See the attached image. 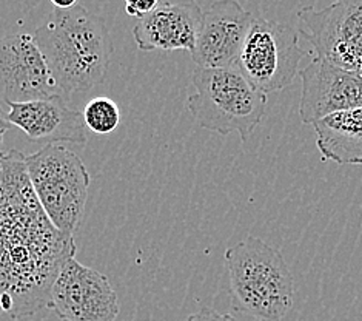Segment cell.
<instances>
[{"label":"cell","instance_id":"6da1fadb","mask_svg":"<svg viewBox=\"0 0 362 321\" xmlns=\"http://www.w3.org/2000/svg\"><path fill=\"white\" fill-rule=\"evenodd\" d=\"M73 257L74 237L51 223L25 156L10 150L0 164V315L21 320L49 308L53 284Z\"/></svg>","mask_w":362,"mask_h":321},{"label":"cell","instance_id":"7c38bea8","mask_svg":"<svg viewBox=\"0 0 362 321\" xmlns=\"http://www.w3.org/2000/svg\"><path fill=\"white\" fill-rule=\"evenodd\" d=\"M8 107L10 124L21 128L31 142L87 144L82 111L71 107L64 96L11 103Z\"/></svg>","mask_w":362,"mask_h":321},{"label":"cell","instance_id":"52a82bcc","mask_svg":"<svg viewBox=\"0 0 362 321\" xmlns=\"http://www.w3.org/2000/svg\"><path fill=\"white\" fill-rule=\"evenodd\" d=\"M299 38L310 42L315 57L362 76V0H334L322 10L298 13Z\"/></svg>","mask_w":362,"mask_h":321},{"label":"cell","instance_id":"8fae6325","mask_svg":"<svg viewBox=\"0 0 362 321\" xmlns=\"http://www.w3.org/2000/svg\"><path fill=\"white\" fill-rule=\"evenodd\" d=\"M303 93L299 116L304 124L362 107V76L315 57L299 72Z\"/></svg>","mask_w":362,"mask_h":321},{"label":"cell","instance_id":"4fadbf2b","mask_svg":"<svg viewBox=\"0 0 362 321\" xmlns=\"http://www.w3.org/2000/svg\"><path fill=\"white\" fill-rule=\"evenodd\" d=\"M202 8L196 2L160 5L137 21L133 36L141 51H192L202 21Z\"/></svg>","mask_w":362,"mask_h":321},{"label":"cell","instance_id":"30bf717a","mask_svg":"<svg viewBox=\"0 0 362 321\" xmlns=\"http://www.w3.org/2000/svg\"><path fill=\"white\" fill-rule=\"evenodd\" d=\"M256 16L244 10L238 0H216L202 13L193 62L201 68L238 65L240 50Z\"/></svg>","mask_w":362,"mask_h":321},{"label":"cell","instance_id":"ba28073f","mask_svg":"<svg viewBox=\"0 0 362 321\" xmlns=\"http://www.w3.org/2000/svg\"><path fill=\"white\" fill-rule=\"evenodd\" d=\"M49 308L62 321H116L120 305L108 276L70 258L51 289Z\"/></svg>","mask_w":362,"mask_h":321},{"label":"cell","instance_id":"d6986e66","mask_svg":"<svg viewBox=\"0 0 362 321\" xmlns=\"http://www.w3.org/2000/svg\"><path fill=\"white\" fill-rule=\"evenodd\" d=\"M59 10H68V8H73L77 5V0H49Z\"/></svg>","mask_w":362,"mask_h":321},{"label":"cell","instance_id":"9c48e42d","mask_svg":"<svg viewBox=\"0 0 362 321\" xmlns=\"http://www.w3.org/2000/svg\"><path fill=\"white\" fill-rule=\"evenodd\" d=\"M64 96L34 36L11 33L0 38V102H28ZM65 98V96H64Z\"/></svg>","mask_w":362,"mask_h":321},{"label":"cell","instance_id":"277c9868","mask_svg":"<svg viewBox=\"0 0 362 321\" xmlns=\"http://www.w3.org/2000/svg\"><path fill=\"white\" fill-rule=\"evenodd\" d=\"M194 93L187 108L202 128L227 136L238 133L244 142L265 115L267 94L250 82L238 65L193 72Z\"/></svg>","mask_w":362,"mask_h":321},{"label":"cell","instance_id":"3957f363","mask_svg":"<svg viewBox=\"0 0 362 321\" xmlns=\"http://www.w3.org/2000/svg\"><path fill=\"white\" fill-rule=\"evenodd\" d=\"M233 309L257 321H281L295 301V280L281 250L247 237L226 252Z\"/></svg>","mask_w":362,"mask_h":321},{"label":"cell","instance_id":"2e32d148","mask_svg":"<svg viewBox=\"0 0 362 321\" xmlns=\"http://www.w3.org/2000/svg\"><path fill=\"white\" fill-rule=\"evenodd\" d=\"M125 11L128 16L142 19L148 16L160 5V0H124Z\"/></svg>","mask_w":362,"mask_h":321},{"label":"cell","instance_id":"ac0fdd59","mask_svg":"<svg viewBox=\"0 0 362 321\" xmlns=\"http://www.w3.org/2000/svg\"><path fill=\"white\" fill-rule=\"evenodd\" d=\"M10 127H11V124H10V120H8V118H6V113L4 111L2 106H0V145H2L4 135L8 132V130H10ZM5 154L6 153H4L2 150H0V158H5Z\"/></svg>","mask_w":362,"mask_h":321},{"label":"cell","instance_id":"e0dca14e","mask_svg":"<svg viewBox=\"0 0 362 321\" xmlns=\"http://www.w3.org/2000/svg\"><path fill=\"white\" fill-rule=\"evenodd\" d=\"M187 321H239V320L230 314H221V312L214 309L204 308L199 312H196V314L189 315Z\"/></svg>","mask_w":362,"mask_h":321},{"label":"cell","instance_id":"8992f818","mask_svg":"<svg viewBox=\"0 0 362 321\" xmlns=\"http://www.w3.org/2000/svg\"><path fill=\"white\" fill-rule=\"evenodd\" d=\"M304 56L298 30L256 17L240 50L238 67L257 90L269 94L293 84Z\"/></svg>","mask_w":362,"mask_h":321},{"label":"cell","instance_id":"5b68a950","mask_svg":"<svg viewBox=\"0 0 362 321\" xmlns=\"http://www.w3.org/2000/svg\"><path fill=\"white\" fill-rule=\"evenodd\" d=\"M28 178L42 209L56 227L74 237L88 199L90 173L81 156L62 145L48 144L25 156Z\"/></svg>","mask_w":362,"mask_h":321},{"label":"cell","instance_id":"7a4b0ae2","mask_svg":"<svg viewBox=\"0 0 362 321\" xmlns=\"http://www.w3.org/2000/svg\"><path fill=\"white\" fill-rule=\"evenodd\" d=\"M34 40L68 101L105 81L113 42L105 21L87 8H54L48 22L34 33Z\"/></svg>","mask_w":362,"mask_h":321},{"label":"cell","instance_id":"5bb4252c","mask_svg":"<svg viewBox=\"0 0 362 321\" xmlns=\"http://www.w3.org/2000/svg\"><path fill=\"white\" fill-rule=\"evenodd\" d=\"M312 125L324 161L362 164V107L334 113Z\"/></svg>","mask_w":362,"mask_h":321},{"label":"cell","instance_id":"9a60e30c","mask_svg":"<svg viewBox=\"0 0 362 321\" xmlns=\"http://www.w3.org/2000/svg\"><path fill=\"white\" fill-rule=\"evenodd\" d=\"M85 127H88L93 133L96 135H110L120 124V110L117 103L110 98H94L83 111Z\"/></svg>","mask_w":362,"mask_h":321},{"label":"cell","instance_id":"ffe728a7","mask_svg":"<svg viewBox=\"0 0 362 321\" xmlns=\"http://www.w3.org/2000/svg\"><path fill=\"white\" fill-rule=\"evenodd\" d=\"M2 159H4V158H0V164H2Z\"/></svg>","mask_w":362,"mask_h":321}]
</instances>
